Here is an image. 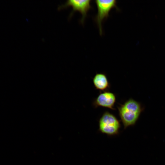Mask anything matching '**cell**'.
I'll return each mask as SVG.
<instances>
[{
    "instance_id": "1",
    "label": "cell",
    "mask_w": 165,
    "mask_h": 165,
    "mask_svg": "<svg viewBox=\"0 0 165 165\" xmlns=\"http://www.w3.org/2000/svg\"><path fill=\"white\" fill-rule=\"evenodd\" d=\"M118 108L125 129L135 124L143 110L141 104L131 98L120 105Z\"/></svg>"
},
{
    "instance_id": "2",
    "label": "cell",
    "mask_w": 165,
    "mask_h": 165,
    "mask_svg": "<svg viewBox=\"0 0 165 165\" xmlns=\"http://www.w3.org/2000/svg\"><path fill=\"white\" fill-rule=\"evenodd\" d=\"M99 130L102 133L113 136L119 134L120 124L114 115L106 111L99 119Z\"/></svg>"
},
{
    "instance_id": "3",
    "label": "cell",
    "mask_w": 165,
    "mask_h": 165,
    "mask_svg": "<svg viewBox=\"0 0 165 165\" xmlns=\"http://www.w3.org/2000/svg\"><path fill=\"white\" fill-rule=\"evenodd\" d=\"M97 9V13L95 20L99 28L100 35L102 33V23L109 16L111 9L114 8L118 9L115 0H97L95 1Z\"/></svg>"
},
{
    "instance_id": "4",
    "label": "cell",
    "mask_w": 165,
    "mask_h": 165,
    "mask_svg": "<svg viewBox=\"0 0 165 165\" xmlns=\"http://www.w3.org/2000/svg\"><path fill=\"white\" fill-rule=\"evenodd\" d=\"M90 3L91 0H68L64 4L59 6L58 9L61 10L69 6L72 7V10L69 15V19L72 17L74 12L79 11L82 15L80 22L83 24L88 11L91 8Z\"/></svg>"
},
{
    "instance_id": "5",
    "label": "cell",
    "mask_w": 165,
    "mask_h": 165,
    "mask_svg": "<svg viewBox=\"0 0 165 165\" xmlns=\"http://www.w3.org/2000/svg\"><path fill=\"white\" fill-rule=\"evenodd\" d=\"M116 101L115 95L108 91L101 93L95 100L93 105L95 107L101 106L114 110V104Z\"/></svg>"
},
{
    "instance_id": "6",
    "label": "cell",
    "mask_w": 165,
    "mask_h": 165,
    "mask_svg": "<svg viewBox=\"0 0 165 165\" xmlns=\"http://www.w3.org/2000/svg\"><path fill=\"white\" fill-rule=\"evenodd\" d=\"M93 82L96 89L107 91L110 85L106 75L103 73H97L93 78Z\"/></svg>"
}]
</instances>
